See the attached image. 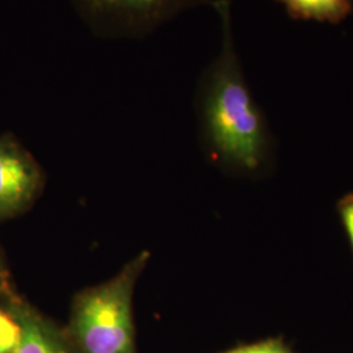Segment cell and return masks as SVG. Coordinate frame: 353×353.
<instances>
[{
  "mask_svg": "<svg viewBox=\"0 0 353 353\" xmlns=\"http://www.w3.org/2000/svg\"><path fill=\"white\" fill-rule=\"evenodd\" d=\"M221 21V48L203 71L201 110L204 134L214 153L228 164L255 170L265 161L268 135L265 119L245 79L236 50L232 1L214 0Z\"/></svg>",
  "mask_w": 353,
  "mask_h": 353,
  "instance_id": "6da1fadb",
  "label": "cell"
},
{
  "mask_svg": "<svg viewBox=\"0 0 353 353\" xmlns=\"http://www.w3.org/2000/svg\"><path fill=\"white\" fill-rule=\"evenodd\" d=\"M144 262L140 255L117 278L79 296L74 330L84 352L134 353L131 299Z\"/></svg>",
  "mask_w": 353,
  "mask_h": 353,
  "instance_id": "7a4b0ae2",
  "label": "cell"
},
{
  "mask_svg": "<svg viewBox=\"0 0 353 353\" xmlns=\"http://www.w3.org/2000/svg\"><path fill=\"white\" fill-rule=\"evenodd\" d=\"M214 0H71L97 37L143 39L179 13Z\"/></svg>",
  "mask_w": 353,
  "mask_h": 353,
  "instance_id": "3957f363",
  "label": "cell"
},
{
  "mask_svg": "<svg viewBox=\"0 0 353 353\" xmlns=\"http://www.w3.org/2000/svg\"><path fill=\"white\" fill-rule=\"evenodd\" d=\"M41 183L34 157L11 134L0 135V221L26 211Z\"/></svg>",
  "mask_w": 353,
  "mask_h": 353,
  "instance_id": "277c9868",
  "label": "cell"
},
{
  "mask_svg": "<svg viewBox=\"0 0 353 353\" xmlns=\"http://www.w3.org/2000/svg\"><path fill=\"white\" fill-rule=\"evenodd\" d=\"M7 309L21 328V339L13 353H67L42 319L17 297Z\"/></svg>",
  "mask_w": 353,
  "mask_h": 353,
  "instance_id": "5b68a950",
  "label": "cell"
},
{
  "mask_svg": "<svg viewBox=\"0 0 353 353\" xmlns=\"http://www.w3.org/2000/svg\"><path fill=\"white\" fill-rule=\"evenodd\" d=\"M293 19L338 24L353 11V0H278Z\"/></svg>",
  "mask_w": 353,
  "mask_h": 353,
  "instance_id": "8992f818",
  "label": "cell"
},
{
  "mask_svg": "<svg viewBox=\"0 0 353 353\" xmlns=\"http://www.w3.org/2000/svg\"><path fill=\"white\" fill-rule=\"evenodd\" d=\"M21 339V328L14 316L0 306V353H13Z\"/></svg>",
  "mask_w": 353,
  "mask_h": 353,
  "instance_id": "52a82bcc",
  "label": "cell"
},
{
  "mask_svg": "<svg viewBox=\"0 0 353 353\" xmlns=\"http://www.w3.org/2000/svg\"><path fill=\"white\" fill-rule=\"evenodd\" d=\"M227 353H292L290 350L279 341H267L252 345L241 347Z\"/></svg>",
  "mask_w": 353,
  "mask_h": 353,
  "instance_id": "ba28073f",
  "label": "cell"
},
{
  "mask_svg": "<svg viewBox=\"0 0 353 353\" xmlns=\"http://www.w3.org/2000/svg\"><path fill=\"white\" fill-rule=\"evenodd\" d=\"M339 214L353 250V192L345 195L339 202Z\"/></svg>",
  "mask_w": 353,
  "mask_h": 353,
  "instance_id": "9c48e42d",
  "label": "cell"
},
{
  "mask_svg": "<svg viewBox=\"0 0 353 353\" xmlns=\"http://www.w3.org/2000/svg\"><path fill=\"white\" fill-rule=\"evenodd\" d=\"M17 296L14 294L12 287H11L10 272L7 270L3 254L0 252V301L7 306Z\"/></svg>",
  "mask_w": 353,
  "mask_h": 353,
  "instance_id": "30bf717a",
  "label": "cell"
}]
</instances>
